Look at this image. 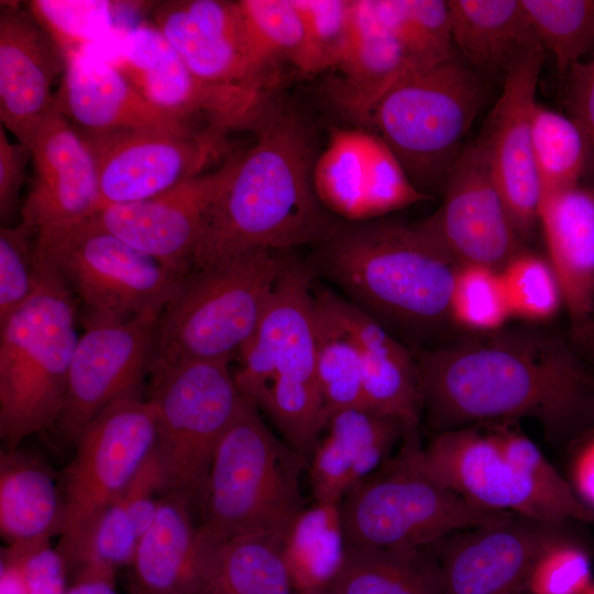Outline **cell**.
<instances>
[{"label": "cell", "instance_id": "obj_21", "mask_svg": "<svg viewBox=\"0 0 594 594\" xmlns=\"http://www.w3.org/2000/svg\"><path fill=\"white\" fill-rule=\"evenodd\" d=\"M424 460L441 483L482 509L568 524L486 424L436 433L424 448Z\"/></svg>", "mask_w": 594, "mask_h": 594}, {"label": "cell", "instance_id": "obj_36", "mask_svg": "<svg viewBox=\"0 0 594 594\" xmlns=\"http://www.w3.org/2000/svg\"><path fill=\"white\" fill-rule=\"evenodd\" d=\"M317 302L316 374L328 418L344 409H364L360 346L327 301L322 288Z\"/></svg>", "mask_w": 594, "mask_h": 594}, {"label": "cell", "instance_id": "obj_16", "mask_svg": "<svg viewBox=\"0 0 594 594\" xmlns=\"http://www.w3.org/2000/svg\"><path fill=\"white\" fill-rule=\"evenodd\" d=\"M157 320H86V331L73 354L65 404L54 427L62 439L75 443L107 406L139 395L150 372Z\"/></svg>", "mask_w": 594, "mask_h": 594}, {"label": "cell", "instance_id": "obj_22", "mask_svg": "<svg viewBox=\"0 0 594 594\" xmlns=\"http://www.w3.org/2000/svg\"><path fill=\"white\" fill-rule=\"evenodd\" d=\"M544 51L537 47L516 61L503 77V90L482 136L493 175L521 237L538 226L541 189L534 153L531 122Z\"/></svg>", "mask_w": 594, "mask_h": 594}, {"label": "cell", "instance_id": "obj_6", "mask_svg": "<svg viewBox=\"0 0 594 594\" xmlns=\"http://www.w3.org/2000/svg\"><path fill=\"white\" fill-rule=\"evenodd\" d=\"M418 429L407 427L398 453L340 501L345 549H421L512 515L469 503L431 474Z\"/></svg>", "mask_w": 594, "mask_h": 594}, {"label": "cell", "instance_id": "obj_4", "mask_svg": "<svg viewBox=\"0 0 594 594\" xmlns=\"http://www.w3.org/2000/svg\"><path fill=\"white\" fill-rule=\"evenodd\" d=\"M305 457L268 429L258 407L243 403L213 454L199 530L213 543L261 537L278 546L305 509Z\"/></svg>", "mask_w": 594, "mask_h": 594}, {"label": "cell", "instance_id": "obj_8", "mask_svg": "<svg viewBox=\"0 0 594 594\" xmlns=\"http://www.w3.org/2000/svg\"><path fill=\"white\" fill-rule=\"evenodd\" d=\"M485 98L482 76L457 54L399 79L376 102L366 124L426 195L442 189Z\"/></svg>", "mask_w": 594, "mask_h": 594}, {"label": "cell", "instance_id": "obj_39", "mask_svg": "<svg viewBox=\"0 0 594 594\" xmlns=\"http://www.w3.org/2000/svg\"><path fill=\"white\" fill-rule=\"evenodd\" d=\"M531 136L541 195L578 185L588 156L576 123L569 116L537 102L532 113Z\"/></svg>", "mask_w": 594, "mask_h": 594}, {"label": "cell", "instance_id": "obj_25", "mask_svg": "<svg viewBox=\"0 0 594 594\" xmlns=\"http://www.w3.org/2000/svg\"><path fill=\"white\" fill-rule=\"evenodd\" d=\"M63 56L29 10L2 4L0 12V119L25 145L56 107L53 86Z\"/></svg>", "mask_w": 594, "mask_h": 594}, {"label": "cell", "instance_id": "obj_18", "mask_svg": "<svg viewBox=\"0 0 594 594\" xmlns=\"http://www.w3.org/2000/svg\"><path fill=\"white\" fill-rule=\"evenodd\" d=\"M316 351L312 267L288 256L255 331L238 353L233 374L241 395L256 405L272 381L318 384Z\"/></svg>", "mask_w": 594, "mask_h": 594}, {"label": "cell", "instance_id": "obj_29", "mask_svg": "<svg viewBox=\"0 0 594 594\" xmlns=\"http://www.w3.org/2000/svg\"><path fill=\"white\" fill-rule=\"evenodd\" d=\"M195 505L180 493H165L153 524L138 542L131 592L198 594L209 542L194 521Z\"/></svg>", "mask_w": 594, "mask_h": 594}, {"label": "cell", "instance_id": "obj_34", "mask_svg": "<svg viewBox=\"0 0 594 594\" xmlns=\"http://www.w3.org/2000/svg\"><path fill=\"white\" fill-rule=\"evenodd\" d=\"M208 542L198 594H297L277 543L261 537Z\"/></svg>", "mask_w": 594, "mask_h": 594}, {"label": "cell", "instance_id": "obj_42", "mask_svg": "<svg viewBox=\"0 0 594 594\" xmlns=\"http://www.w3.org/2000/svg\"><path fill=\"white\" fill-rule=\"evenodd\" d=\"M450 317L472 333H488L512 318L501 273L480 266H459L450 298Z\"/></svg>", "mask_w": 594, "mask_h": 594}, {"label": "cell", "instance_id": "obj_11", "mask_svg": "<svg viewBox=\"0 0 594 594\" xmlns=\"http://www.w3.org/2000/svg\"><path fill=\"white\" fill-rule=\"evenodd\" d=\"M36 258L48 261L76 292L87 320L158 319L185 276L88 222Z\"/></svg>", "mask_w": 594, "mask_h": 594}, {"label": "cell", "instance_id": "obj_19", "mask_svg": "<svg viewBox=\"0 0 594 594\" xmlns=\"http://www.w3.org/2000/svg\"><path fill=\"white\" fill-rule=\"evenodd\" d=\"M153 25L205 81L273 95L280 80L258 59L238 1L168 0L153 6Z\"/></svg>", "mask_w": 594, "mask_h": 594}, {"label": "cell", "instance_id": "obj_38", "mask_svg": "<svg viewBox=\"0 0 594 594\" xmlns=\"http://www.w3.org/2000/svg\"><path fill=\"white\" fill-rule=\"evenodd\" d=\"M377 19L404 44L421 67L457 55L450 9L442 0H369Z\"/></svg>", "mask_w": 594, "mask_h": 594}, {"label": "cell", "instance_id": "obj_43", "mask_svg": "<svg viewBox=\"0 0 594 594\" xmlns=\"http://www.w3.org/2000/svg\"><path fill=\"white\" fill-rule=\"evenodd\" d=\"M499 273L512 318L544 322L563 306L558 278L547 258L521 251Z\"/></svg>", "mask_w": 594, "mask_h": 594}, {"label": "cell", "instance_id": "obj_49", "mask_svg": "<svg viewBox=\"0 0 594 594\" xmlns=\"http://www.w3.org/2000/svg\"><path fill=\"white\" fill-rule=\"evenodd\" d=\"M31 158L28 146L11 142L6 128L0 127V218L2 226L15 216L19 209L20 190L24 180L25 167Z\"/></svg>", "mask_w": 594, "mask_h": 594}, {"label": "cell", "instance_id": "obj_52", "mask_svg": "<svg viewBox=\"0 0 594 594\" xmlns=\"http://www.w3.org/2000/svg\"><path fill=\"white\" fill-rule=\"evenodd\" d=\"M591 339H594V312H593V317H592L591 326H590V337H588V340H591Z\"/></svg>", "mask_w": 594, "mask_h": 594}, {"label": "cell", "instance_id": "obj_30", "mask_svg": "<svg viewBox=\"0 0 594 594\" xmlns=\"http://www.w3.org/2000/svg\"><path fill=\"white\" fill-rule=\"evenodd\" d=\"M421 68L377 19L369 0H354L351 34L333 69L339 76L330 87L337 108L366 125L381 97L404 76Z\"/></svg>", "mask_w": 594, "mask_h": 594}, {"label": "cell", "instance_id": "obj_41", "mask_svg": "<svg viewBox=\"0 0 594 594\" xmlns=\"http://www.w3.org/2000/svg\"><path fill=\"white\" fill-rule=\"evenodd\" d=\"M116 6L103 0H33L28 10L63 56L107 38L114 31Z\"/></svg>", "mask_w": 594, "mask_h": 594}, {"label": "cell", "instance_id": "obj_17", "mask_svg": "<svg viewBox=\"0 0 594 594\" xmlns=\"http://www.w3.org/2000/svg\"><path fill=\"white\" fill-rule=\"evenodd\" d=\"M568 524L518 515L454 532L431 546L440 594H524L543 552L571 536Z\"/></svg>", "mask_w": 594, "mask_h": 594}, {"label": "cell", "instance_id": "obj_28", "mask_svg": "<svg viewBox=\"0 0 594 594\" xmlns=\"http://www.w3.org/2000/svg\"><path fill=\"white\" fill-rule=\"evenodd\" d=\"M403 421L364 409L332 413L311 452L309 480L317 503L339 505L346 492L376 471L403 440Z\"/></svg>", "mask_w": 594, "mask_h": 594}, {"label": "cell", "instance_id": "obj_5", "mask_svg": "<svg viewBox=\"0 0 594 594\" xmlns=\"http://www.w3.org/2000/svg\"><path fill=\"white\" fill-rule=\"evenodd\" d=\"M33 295L0 323V437L4 449L54 428L64 407L78 341L73 292L36 258Z\"/></svg>", "mask_w": 594, "mask_h": 594}, {"label": "cell", "instance_id": "obj_48", "mask_svg": "<svg viewBox=\"0 0 594 594\" xmlns=\"http://www.w3.org/2000/svg\"><path fill=\"white\" fill-rule=\"evenodd\" d=\"M565 106L569 117L579 127L594 167V55L566 74Z\"/></svg>", "mask_w": 594, "mask_h": 594}, {"label": "cell", "instance_id": "obj_23", "mask_svg": "<svg viewBox=\"0 0 594 594\" xmlns=\"http://www.w3.org/2000/svg\"><path fill=\"white\" fill-rule=\"evenodd\" d=\"M314 182L321 202L351 221L369 220L428 198L375 133L339 128L319 153Z\"/></svg>", "mask_w": 594, "mask_h": 594}, {"label": "cell", "instance_id": "obj_56", "mask_svg": "<svg viewBox=\"0 0 594 594\" xmlns=\"http://www.w3.org/2000/svg\"><path fill=\"white\" fill-rule=\"evenodd\" d=\"M524 594H527V593H524Z\"/></svg>", "mask_w": 594, "mask_h": 594}, {"label": "cell", "instance_id": "obj_33", "mask_svg": "<svg viewBox=\"0 0 594 594\" xmlns=\"http://www.w3.org/2000/svg\"><path fill=\"white\" fill-rule=\"evenodd\" d=\"M329 594H440L431 546L415 550L345 549L343 563L324 588Z\"/></svg>", "mask_w": 594, "mask_h": 594}, {"label": "cell", "instance_id": "obj_2", "mask_svg": "<svg viewBox=\"0 0 594 594\" xmlns=\"http://www.w3.org/2000/svg\"><path fill=\"white\" fill-rule=\"evenodd\" d=\"M254 133L206 215L193 270L254 250L317 244L339 221L315 187L317 134L305 113L274 95Z\"/></svg>", "mask_w": 594, "mask_h": 594}, {"label": "cell", "instance_id": "obj_13", "mask_svg": "<svg viewBox=\"0 0 594 594\" xmlns=\"http://www.w3.org/2000/svg\"><path fill=\"white\" fill-rule=\"evenodd\" d=\"M442 194L439 208L414 226L458 267L480 265L501 271L524 251L479 141L462 151Z\"/></svg>", "mask_w": 594, "mask_h": 594}, {"label": "cell", "instance_id": "obj_45", "mask_svg": "<svg viewBox=\"0 0 594 594\" xmlns=\"http://www.w3.org/2000/svg\"><path fill=\"white\" fill-rule=\"evenodd\" d=\"M34 232L23 222L0 228V323L35 292L38 268Z\"/></svg>", "mask_w": 594, "mask_h": 594}, {"label": "cell", "instance_id": "obj_32", "mask_svg": "<svg viewBox=\"0 0 594 594\" xmlns=\"http://www.w3.org/2000/svg\"><path fill=\"white\" fill-rule=\"evenodd\" d=\"M457 54L476 72L504 75L541 47L521 0H449Z\"/></svg>", "mask_w": 594, "mask_h": 594}, {"label": "cell", "instance_id": "obj_26", "mask_svg": "<svg viewBox=\"0 0 594 594\" xmlns=\"http://www.w3.org/2000/svg\"><path fill=\"white\" fill-rule=\"evenodd\" d=\"M538 224L572 334L588 341L594 312V188L578 184L541 195Z\"/></svg>", "mask_w": 594, "mask_h": 594}, {"label": "cell", "instance_id": "obj_35", "mask_svg": "<svg viewBox=\"0 0 594 594\" xmlns=\"http://www.w3.org/2000/svg\"><path fill=\"white\" fill-rule=\"evenodd\" d=\"M345 554L339 505L315 503L295 519L282 556L297 594L324 590L339 572Z\"/></svg>", "mask_w": 594, "mask_h": 594}, {"label": "cell", "instance_id": "obj_7", "mask_svg": "<svg viewBox=\"0 0 594 594\" xmlns=\"http://www.w3.org/2000/svg\"><path fill=\"white\" fill-rule=\"evenodd\" d=\"M287 257L260 249L185 275L157 320L150 373L183 361H230L255 331Z\"/></svg>", "mask_w": 594, "mask_h": 594}, {"label": "cell", "instance_id": "obj_53", "mask_svg": "<svg viewBox=\"0 0 594 594\" xmlns=\"http://www.w3.org/2000/svg\"><path fill=\"white\" fill-rule=\"evenodd\" d=\"M583 594H594V585H590Z\"/></svg>", "mask_w": 594, "mask_h": 594}, {"label": "cell", "instance_id": "obj_47", "mask_svg": "<svg viewBox=\"0 0 594 594\" xmlns=\"http://www.w3.org/2000/svg\"><path fill=\"white\" fill-rule=\"evenodd\" d=\"M4 549L15 557L21 565L24 594H65L68 587L67 568L51 543L26 549Z\"/></svg>", "mask_w": 594, "mask_h": 594}, {"label": "cell", "instance_id": "obj_12", "mask_svg": "<svg viewBox=\"0 0 594 594\" xmlns=\"http://www.w3.org/2000/svg\"><path fill=\"white\" fill-rule=\"evenodd\" d=\"M110 62L154 107L194 125L199 119L224 133L254 131L274 96L202 80L153 24L128 29Z\"/></svg>", "mask_w": 594, "mask_h": 594}, {"label": "cell", "instance_id": "obj_50", "mask_svg": "<svg viewBox=\"0 0 594 594\" xmlns=\"http://www.w3.org/2000/svg\"><path fill=\"white\" fill-rule=\"evenodd\" d=\"M572 465V487L594 509V429L583 436Z\"/></svg>", "mask_w": 594, "mask_h": 594}, {"label": "cell", "instance_id": "obj_14", "mask_svg": "<svg viewBox=\"0 0 594 594\" xmlns=\"http://www.w3.org/2000/svg\"><path fill=\"white\" fill-rule=\"evenodd\" d=\"M97 168L100 209L138 202L205 173L226 147L217 130L82 135Z\"/></svg>", "mask_w": 594, "mask_h": 594}, {"label": "cell", "instance_id": "obj_10", "mask_svg": "<svg viewBox=\"0 0 594 594\" xmlns=\"http://www.w3.org/2000/svg\"><path fill=\"white\" fill-rule=\"evenodd\" d=\"M156 441L154 409L140 395L113 402L84 428L61 483L65 521L56 550L67 572L99 515L125 491Z\"/></svg>", "mask_w": 594, "mask_h": 594}, {"label": "cell", "instance_id": "obj_51", "mask_svg": "<svg viewBox=\"0 0 594 594\" xmlns=\"http://www.w3.org/2000/svg\"><path fill=\"white\" fill-rule=\"evenodd\" d=\"M65 594H118L116 575L85 570L73 576Z\"/></svg>", "mask_w": 594, "mask_h": 594}, {"label": "cell", "instance_id": "obj_55", "mask_svg": "<svg viewBox=\"0 0 594 594\" xmlns=\"http://www.w3.org/2000/svg\"><path fill=\"white\" fill-rule=\"evenodd\" d=\"M131 594H140V593L131 592Z\"/></svg>", "mask_w": 594, "mask_h": 594}, {"label": "cell", "instance_id": "obj_3", "mask_svg": "<svg viewBox=\"0 0 594 594\" xmlns=\"http://www.w3.org/2000/svg\"><path fill=\"white\" fill-rule=\"evenodd\" d=\"M315 245L316 266L385 328L427 334L452 322L458 266L414 224L338 221Z\"/></svg>", "mask_w": 594, "mask_h": 594}, {"label": "cell", "instance_id": "obj_9", "mask_svg": "<svg viewBox=\"0 0 594 594\" xmlns=\"http://www.w3.org/2000/svg\"><path fill=\"white\" fill-rule=\"evenodd\" d=\"M229 362L183 361L151 372L165 493L185 494L199 513L215 451L244 399Z\"/></svg>", "mask_w": 594, "mask_h": 594}, {"label": "cell", "instance_id": "obj_15", "mask_svg": "<svg viewBox=\"0 0 594 594\" xmlns=\"http://www.w3.org/2000/svg\"><path fill=\"white\" fill-rule=\"evenodd\" d=\"M26 146L34 178L21 207V222L34 232L42 256L100 209L94 157L81 135L55 107Z\"/></svg>", "mask_w": 594, "mask_h": 594}, {"label": "cell", "instance_id": "obj_27", "mask_svg": "<svg viewBox=\"0 0 594 594\" xmlns=\"http://www.w3.org/2000/svg\"><path fill=\"white\" fill-rule=\"evenodd\" d=\"M322 293L359 343L365 410L419 426L422 391L416 356L355 305L330 290Z\"/></svg>", "mask_w": 594, "mask_h": 594}, {"label": "cell", "instance_id": "obj_37", "mask_svg": "<svg viewBox=\"0 0 594 594\" xmlns=\"http://www.w3.org/2000/svg\"><path fill=\"white\" fill-rule=\"evenodd\" d=\"M238 4L261 63L279 80L285 65L308 77L305 24L294 0H240Z\"/></svg>", "mask_w": 594, "mask_h": 594}, {"label": "cell", "instance_id": "obj_31", "mask_svg": "<svg viewBox=\"0 0 594 594\" xmlns=\"http://www.w3.org/2000/svg\"><path fill=\"white\" fill-rule=\"evenodd\" d=\"M65 521L62 486L40 458L15 449L0 453V531L7 547L26 549L61 536Z\"/></svg>", "mask_w": 594, "mask_h": 594}, {"label": "cell", "instance_id": "obj_1", "mask_svg": "<svg viewBox=\"0 0 594 594\" xmlns=\"http://www.w3.org/2000/svg\"><path fill=\"white\" fill-rule=\"evenodd\" d=\"M415 356L436 433L521 418L539 422L552 441L594 429V376L558 334L504 327Z\"/></svg>", "mask_w": 594, "mask_h": 594}, {"label": "cell", "instance_id": "obj_44", "mask_svg": "<svg viewBox=\"0 0 594 594\" xmlns=\"http://www.w3.org/2000/svg\"><path fill=\"white\" fill-rule=\"evenodd\" d=\"M302 18L308 48V76L334 69L348 44L354 0H294Z\"/></svg>", "mask_w": 594, "mask_h": 594}, {"label": "cell", "instance_id": "obj_46", "mask_svg": "<svg viewBox=\"0 0 594 594\" xmlns=\"http://www.w3.org/2000/svg\"><path fill=\"white\" fill-rule=\"evenodd\" d=\"M588 553L572 538L551 544L530 575L527 594H583L591 585Z\"/></svg>", "mask_w": 594, "mask_h": 594}, {"label": "cell", "instance_id": "obj_54", "mask_svg": "<svg viewBox=\"0 0 594 594\" xmlns=\"http://www.w3.org/2000/svg\"><path fill=\"white\" fill-rule=\"evenodd\" d=\"M312 594H329L326 590H321V591H318L316 593H312Z\"/></svg>", "mask_w": 594, "mask_h": 594}, {"label": "cell", "instance_id": "obj_20", "mask_svg": "<svg viewBox=\"0 0 594 594\" xmlns=\"http://www.w3.org/2000/svg\"><path fill=\"white\" fill-rule=\"evenodd\" d=\"M232 154L211 172L146 200L111 206L87 222L105 230L163 266L187 275L206 215L229 183L238 163Z\"/></svg>", "mask_w": 594, "mask_h": 594}, {"label": "cell", "instance_id": "obj_40", "mask_svg": "<svg viewBox=\"0 0 594 594\" xmlns=\"http://www.w3.org/2000/svg\"><path fill=\"white\" fill-rule=\"evenodd\" d=\"M532 30L565 75L594 50V0H521Z\"/></svg>", "mask_w": 594, "mask_h": 594}, {"label": "cell", "instance_id": "obj_24", "mask_svg": "<svg viewBox=\"0 0 594 594\" xmlns=\"http://www.w3.org/2000/svg\"><path fill=\"white\" fill-rule=\"evenodd\" d=\"M56 107L79 134L127 131H197L144 99L113 64L89 48L63 55Z\"/></svg>", "mask_w": 594, "mask_h": 594}]
</instances>
